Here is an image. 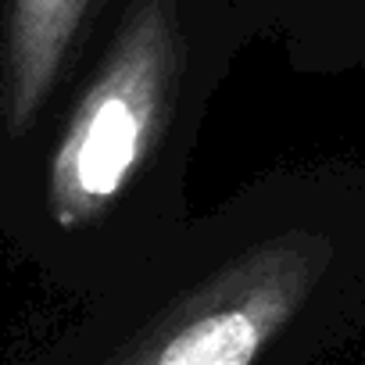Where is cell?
I'll return each mask as SVG.
<instances>
[{
    "instance_id": "1",
    "label": "cell",
    "mask_w": 365,
    "mask_h": 365,
    "mask_svg": "<svg viewBox=\"0 0 365 365\" xmlns=\"http://www.w3.org/2000/svg\"><path fill=\"white\" fill-rule=\"evenodd\" d=\"M365 336V175L283 172L194 219L33 365H322Z\"/></svg>"
},
{
    "instance_id": "2",
    "label": "cell",
    "mask_w": 365,
    "mask_h": 365,
    "mask_svg": "<svg viewBox=\"0 0 365 365\" xmlns=\"http://www.w3.org/2000/svg\"><path fill=\"white\" fill-rule=\"evenodd\" d=\"M251 26L244 0H122L51 165L58 230L93 240L79 279L90 297L194 222L187 168L205 104Z\"/></svg>"
}]
</instances>
